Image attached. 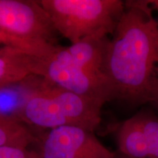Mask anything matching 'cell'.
Instances as JSON below:
<instances>
[{"instance_id":"1","label":"cell","mask_w":158,"mask_h":158,"mask_svg":"<svg viewBox=\"0 0 158 158\" xmlns=\"http://www.w3.org/2000/svg\"><path fill=\"white\" fill-rule=\"evenodd\" d=\"M109 40L104 74L114 100L131 106L158 102V21L148 0L124 1Z\"/></svg>"},{"instance_id":"2","label":"cell","mask_w":158,"mask_h":158,"mask_svg":"<svg viewBox=\"0 0 158 158\" xmlns=\"http://www.w3.org/2000/svg\"><path fill=\"white\" fill-rule=\"evenodd\" d=\"M33 79V76L27 78L30 93L19 122L49 130L72 126L94 132L99 127L104 102L73 93L41 77Z\"/></svg>"},{"instance_id":"3","label":"cell","mask_w":158,"mask_h":158,"mask_svg":"<svg viewBox=\"0 0 158 158\" xmlns=\"http://www.w3.org/2000/svg\"><path fill=\"white\" fill-rule=\"evenodd\" d=\"M53 27L73 44L113 35L125 10L121 0H37Z\"/></svg>"},{"instance_id":"4","label":"cell","mask_w":158,"mask_h":158,"mask_svg":"<svg viewBox=\"0 0 158 158\" xmlns=\"http://www.w3.org/2000/svg\"><path fill=\"white\" fill-rule=\"evenodd\" d=\"M37 76L79 95L100 100H114L107 78L80 67L67 51L58 46L46 58H39Z\"/></svg>"},{"instance_id":"5","label":"cell","mask_w":158,"mask_h":158,"mask_svg":"<svg viewBox=\"0 0 158 158\" xmlns=\"http://www.w3.org/2000/svg\"><path fill=\"white\" fill-rule=\"evenodd\" d=\"M0 29L27 40L56 45V31L37 0H0Z\"/></svg>"},{"instance_id":"6","label":"cell","mask_w":158,"mask_h":158,"mask_svg":"<svg viewBox=\"0 0 158 158\" xmlns=\"http://www.w3.org/2000/svg\"><path fill=\"white\" fill-rule=\"evenodd\" d=\"M41 158H116L94 132L78 127H61L49 130L40 142Z\"/></svg>"},{"instance_id":"7","label":"cell","mask_w":158,"mask_h":158,"mask_svg":"<svg viewBox=\"0 0 158 158\" xmlns=\"http://www.w3.org/2000/svg\"><path fill=\"white\" fill-rule=\"evenodd\" d=\"M116 142L126 158H158V116L143 107L118 125Z\"/></svg>"},{"instance_id":"8","label":"cell","mask_w":158,"mask_h":158,"mask_svg":"<svg viewBox=\"0 0 158 158\" xmlns=\"http://www.w3.org/2000/svg\"><path fill=\"white\" fill-rule=\"evenodd\" d=\"M38 58L13 47H5L0 54V84H16L37 75Z\"/></svg>"},{"instance_id":"9","label":"cell","mask_w":158,"mask_h":158,"mask_svg":"<svg viewBox=\"0 0 158 158\" xmlns=\"http://www.w3.org/2000/svg\"><path fill=\"white\" fill-rule=\"evenodd\" d=\"M109 40L108 37H89L66 48L79 66L89 72L105 76L104 65Z\"/></svg>"},{"instance_id":"10","label":"cell","mask_w":158,"mask_h":158,"mask_svg":"<svg viewBox=\"0 0 158 158\" xmlns=\"http://www.w3.org/2000/svg\"><path fill=\"white\" fill-rule=\"evenodd\" d=\"M36 141L37 138L23 123L0 115V147L29 149Z\"/></svg>"},{"instance_id":"11","label":"cell","mask_w":158,"mask_h":158,"mask_svg":"<svg viewBox=\"0 0 158 158\" xmlns=\"http://www.w3.org/2000/svg\"><path fill=\"white\" fill-rule=\"evenodd\" d=\"M30 93L27 78L18 86H6L0 89V115L18 120V116Z\"/></svg>"},{"instance_id":"12","label":"cell","mask_w":158,"mask_h":158,"mask_svg":"<svg viewBox=\"0 0 158 158\" xmlns=\"http://www.w3.org/2000/svg\"><path fill=\"white\" fill-rule=\"evenodd\" d=\"M0 43L7 47L20 49L39 58H46L56 50L58 45L50 43L34 42L13 36L0 29Z\"/></svg>"},{"instance_id":"13","label":"cell","mask_w":158,"mask_h":158,"mask_svg":"<svg viewBox=\"0 0 158 158\" xmlns=\"http://www.w3.org/2000/svg\"><path fill=\"white\" fill-rule=\"evenodd\" d=\"M0 158H41L39 152L11 146L0 147Z\"/></svg>"},{"instance_id":"14","label":"cell","mask_w":158,"mask_h":158,"mask_svg":"<svg viewBox=\"0 0 158 158\" xmlns=\"http://www.w3.org/2000/svg\"><path fill=\"white\" fill-rule=\"evenodd\" d=\"M148 2L151 7L158 12V0H148Z\"/></svg>"},{"instance_id":"15","label":"cell","mask_w":158,"mask_h":158,"mask_svg":"<svg viewBox=\"0 0 158 158\" xmlns=\"http://www.w3.org/2000/svg\"><path fill=\"white\" fill-rule=\"evenodd\" d=\"M155 106V107L156 108H157V109L158 110V102H157V103H156L155 105H154V106Z\"/></svg>"},{"instance_id":"16","label":"cell","mask_w":158,"mask_h":158,"mask_svg":"<svg viewBox=\"0 0 158 158\" xmlns=\"http://www.w3.org/2000/svg\"><path fill=\"white\" fill-rule=\"evenodd\" d=\"M116 158H126V157H123V156H122V155H120V156H118L117 155V157H116Z\"/></svg>"},{"instance_id":"17","label":"cell","mask_w":158,"mask_h":158,"mask_svg":"<svg viewBox=\"0 0 158 158\" xmlns=\"http://www.w3.org/2000/svg\"><path fill=\"white\" fill-rule=\"evenodd\" d=\"M2 50H0V54H1V53H2Z\"/></svg>"}]
</instances>
